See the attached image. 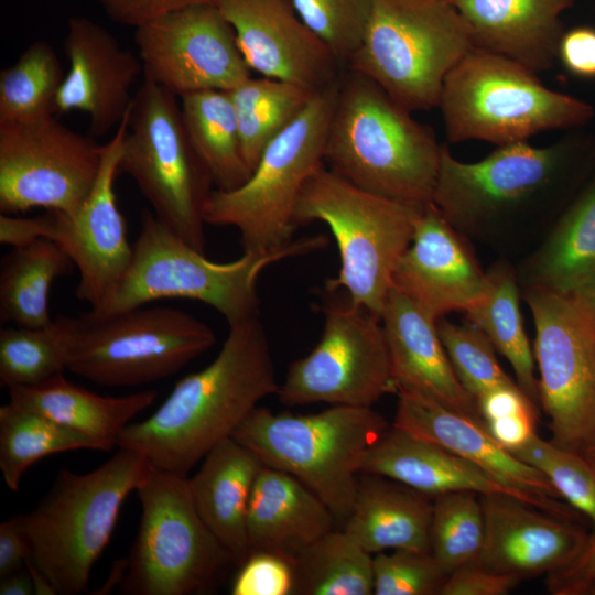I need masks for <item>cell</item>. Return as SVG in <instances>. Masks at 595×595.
I'll use <instances>...</instances> for the list:
<instances>
[{"label":"cell","instance_id":"obj_1","mask_svg":"<svg viewBox=\"0 0 595 595\" xmlns=\"http://www.w3.org/2000/svg\"><path fill=\"white\" fill-rule=\"evenodd\" d=\"M279 386L260 318L230 325L214 360L181 379L150 416L128 424L117 447L141 454L156 469L188 476Z\"/></svg>","mask_w":595,"mask_h":595},{"label":"cell","instance_id":"obj_2","mask_svg":"<svg viewBox=\"0 0 595 595\" xmlns=\"http://www.w3.org/2000/svg\"><path fill=\"white\" fill-rule=\"evenodd\" d=\"M443 145L431 127L368 77L342 75L325 162L351 184L391 199L432 203Z\"/></svg>","mask_w":595,"mask_h":595},{"label":"cell","instance_id":"obj_3","mask_svg":"<svg viewBox=\"0 0 595 595\" xmlns=\"http://www.w3.org/2000/svg\"><path fill=\"white\" fill-rule=\"evenodd\" d=\"M594 164V144L578 134L544 147H496L476 162L459 161L443 145L432 204L461 234L475 232L551 207Z\"/></svg>","mask_w":595,"mask_h":595},{"label":"cell","instance_id":"obj_4","mask_svg":"<svg viewBox=\"0 0 595 595\" xmlns=\"http://www.w3.org/2000/svg\"><path fill=\"white\" fill-rule=\"evenodd\" d=\"M326 245L322 235L302 237L282 248L244 251L238 259L216 262L144 209L130 266L111 300L93 313L109 315L162 299H186L213 307L230 326L259 317L257 283L264 269Z\"/></svg>","mask_w":595,"mask_h":595},{"label":"cell","instance_id":"obj_5","mask_svg":"<svg viewBox=\"0 0 595 595\" xmlns=\"http://www.w3.org/2000/svg\"><path fill=\"white\" fill-rule=\"evenodd\" d=\"M151 467L141 454L118 447L89 473L61 469L41 501L19 513L30 544L29 560L56 595L87 589L91 569L112 536L123 501Z\"/></svg>","mask_w":595,"mask_h":595},{"label":"cell","instance_id":"obj_6","mask_svg":"<svg viewBox=\"0 0 595 595\" xmlns=\"http://www.w3.org/2000/svg\"><path fill=\"white\" fill-rule=\"evenodd\" d=\"M450 142L496 147L586 125L594 108L547 87L538 74L505 56L473 47L446 76L439 106Z\"/></svg>","mask_w":595,"mask_h":595},{"label":"cell","instance_id":"obj_7","mask_svg":"<svg viewBox=\"0 0 595 595\" xmlns=\"http://www.w3.org/2000/svg\"><path fill=\"white\" fill-rule=\"evenodd\" d=\"M425 206L370 193L323 166L303 188L295 223H325L336 240L340 267L324 289L344 290L355 304L381 318L393 271Z\"/></svg>","mask_w":595,"mask_h":595},{"label":"cell","instance_id":"obj_8","mask_svg":"<svg viewBox=\"0 0 595 595\" xmlns=\"http://www.w3.org/2000/svg\"><path fill=\"white\" fill-rule=\"evenodd\" d=\"M389 426L372 408L332 405L304 415L256 408L232 437L262 465L301 480L345 520L365 458Z\"/></svg>","mask_w":595,"mask_h":595},{"label":"cell","instance_id":"obj_9","mask_svg":"<svg viewBox=\"0 0 595 595\" xmlns=\"http://www.w3.org/2000/svg\"><path fill=\"white\" fill-rule=\"evenodd\" d=\"M339 83L314 93L301 113L268 144L242 185L213 190L204 209L206 225L236 228L244 251L282 248L294 240L300 196L324 166Z\"/></svg>","mask_w":595,"mask_h":595},{"label":"cell","instance_id":"obj_10","mask_svg":"<svg viewBox=\"0 0 595 595\" xmlns=\"http://www.w3.org/2000/svg\"><path fill=\"white\" fill-rule=\"evenodd\" d=\"M364 40L346 68L411 112L437 108L444 80L474 47L447 0H371Z\"/></svg>","mask_w":595,"mask_h":595},{"label":"cell","instance_id":"obj_11","mask_svg":"<svg viewBox=\"0 0 595 595\" xmlns=\"http://www.w3.org/2000/svg\"><path fill=\"white\" fill-rule=\"evenodd\" d=\"M66 370L107 387L150 383L177 372L216 342L178 309L147 305L109 314L58 316Z\"/></svg>","mask_w":595,"mask_h":595},{"label":"cell","instance_id":"obj_12","mask_svg":"<svg viewBox=\"0 0 595 595\" xmlns=\"http://www.w3.org/2000/svg\"><path fill=\"white\" fill-rule=\"evenodd\" d=\"M187 477L152 466L138 485L141 518L122 560V594H207L234 563L198 515Z\"/></svg>","mask_w":595,"mask_h":595},{"label":"cell","instance_id":"obj_13","mask_svg":"<svg viewBox=\"0 0 595 595\" xmlns=\"http://www.w3.org/2000/svg\"><path fill=\"white\" fill-rule=\"evenodd\" d=\"M176 98L143 77L129 110L119 173L136 182L164 226L205 252L204 209L214 183L191 142Z\"/></svg>","mask_w":595,"mask_h":595},{"label":"cell","instance_id":"obj_14","mask_svg":"<svg viewBox=\"0 0 595 595\" xmlns=\"http://www.w3.org/2000/svg\"><path fill=\"white\" fill-rule=\"evenodd\" d=\"M324 293L321 338L289 366L278 399L289 407L323 402L372 408L385 394L397 393L381 318L342 289Z\"/></svg>","mask_w":595,"mask_h":595},{"label":"cell","instance_id":"obj_15","mask_svg":"<svg viewBox=\"0 0 595 595\" xmlns=\"http://www.w3.org/2000/svg\"><path fill=\"white\" fill-rule=\"evenodd\" d=\"M130 110V109H129ZM129 111L104 144L96 183L76 213L47 210L35 217L0 216V242L11 247L44 238L58 245L79 273L76 298L98 313L111 300L133 253L125 218L117 205L115 180L119 174Z\"/></svg>","mask_w":595,"mask_h":595},{"label":"cell","instance_id":"obj_16","mask_svg":"<svg viewBox=\"0 0 595 595\" xmlns=\"http://www.w3.org/2000/svg\"><path fill=\"white\" fill-rule=\"evenodd\" d=\"M536 327L539 404L551 442L581 452L595 436V316L575 292L526 286Z\"/></svg>","mask_w":595,"mask_h":595},{"label":"cell","instance_id":"obj_17","mask_svg":"<svg viewBox=\"0 0 595 595\" xmlns=\"http://www.w3.org/2000/svg\"><path fill=\"white\" fill-rule=\"evenodd\" d=\"M104 145L53 116L0 123V210L73 215L98 177Z\"/></svg>","mask_w":595,"mask_h":595},{"label":"cell","instance_id":"obj_18","mask_svg":"<svg viewBox=\"0 0 595 595\" xmlns=\"http://www.w3.org/2000/svg\"><path fill=\"white\" fill-rule=\"evenodd\" d=\"M143 77L176 97L231 90L251 76L231 24L216 3L170 12L136 28Z\"/></svg>","mask_w":595,"mask_h":595},{"label":"cell","instance_id":"obj_19","mask_svg":"<svg viewBox=\"0 0 595 595\" xmlns=\"http://www.w3.org/2000/svg\"><path fill=\"white\" fill-rule=\"evenodd\" d=\"M251 71L318 91L342 77L343 64L302 21L292 0H217Z\"/></svg>","mask_w":595,"mask_h":595},{"label":"cell","instance_id":"obj_20","mask_svg":"<svg viewBox=\"0 0 595 595\" xmlns=\"http://www.w3.org/2000/svg\"><path fill=\"white\" fill-rule=\"evenodd\" d=\"M397 394L393 426L467 459L538 509L573 521L580 513L560 501L542 473L498 444L483 420L416 392L399 390Z\"/></svg>","mask_w":595,"mask_h":595},{"label":"cell","instance_id":"obj_21","mask_svg":"<svg viewBox=\"0 0 595 595\" xmlns=\"http://www.w3.org/2000/svg\"><path fill=\"white\" fill-rule=\"evenodd\" d=\"M392 288L437 321L453 311L466 313L482 302L488 278L461 232L430 203L396 266Z\"/></svg>","mask_w":595,"mask_h":595},{"label":"cell","instance_id":"obj_22","mask_svg":"<svg viewBox=\"0 0 595 595\" xmlns=\"http://www.w3.org/2000/svg\"><path fill=\"white\" fill-rule=\"evenodd\" d=\"M64 52L69 67L56 98V112L87 113L90 133L104 137L119 127L131 107L133 85L143 75L141 60L106 28L85 17L68 20Z\"/></svg>","mask_w":595,"mask_h":595},{"label":"cell","instance_id":"obj_23","mask_svg":"<svg viewBox=\"0 0 595 595\" xmlns=\"http://www.w3.org/2000/svg\"><path fill=\"white\" fill-rule=\"evenodd\" d=\"M480 501L485 539L476 562L520 581L565 566L588 534L573 520L553 516L507 494H483Z\"/></svg>","mask_w":595,"mask_h":595},{"label":"cell","instance_id":"obj_24","mask_svg":"<svg viewBox=\"0 0 595 595\" xmlns=\"http://www.w3.org/2000/svg\"><path fill=\"white\" fill-rule=\"evenodd\" d=\"M436 322L392 288L381 323L397 392H416L482 420L476 401L452 367Z\"/></svg>","mask_w":595,"mask_h":595},{"label":"cell","instance_id":"obj_25","mask_svg":"<svg viewBox=\"0 0 595 595\" xmlns=\"http://www.w3.org/2000/svg\"><path fill=\"white\" fill-rule=\"evenodd\" d=\"M469 28L476 48L539 74L558 60L562 14L574 0H447Z\"/></svg>","mask_w":595,"mask_h":595},{"label":"cell","instance_id":"obj_26","mask_svg":"<svg viewBox=\"0 0 595 595\" xmlns=\"http://www.w3.org/2000/svg\"><path fill=\"white\" fill-rule=\"evenodd\" d=\"M335 518L301 480L261 465L247 512L250 552L270 551L293 561L305 547L334 529Z\"/></svg>","mask_w":595,"mask_h":595},{"label":"cell","instance_id":"obj_27","mask_svg":"<svg viewBox=\"0 0 595 595\" xmlns=\"http://www.w3.org/2000/svg\"><path fill=\"white\" fill-rule=\"evenodd\" d=\"M261 465L250 450L231 436L214 446L198 470L187 477L198 515L238 565L250 553L247 512Z\"/></svg>","mask_w":595,"mask_h":595},{"label":"cell","instance_id":"obj_28","mask_svg":"<svg viewBox=\"0 0 595 595\" xmlns=\"http://www.w3.org/2000/svg\"><path fill=\"white\" fill-rule=\"evenodd\" d=\"M361 473L394 479L430 497L466 490L502 493L520 499L467 459L393 425L370 448Z\"/></svg>","mask_w":595,"mask_h":595},{"label":"cell","instance_id":"obj_29","mask_svg":"<svg viewBox=\"0 0 595 595\" xmlns=\"http://www.w3.org/2000/svg\"><path fill=\"white\" fill-rule=\"evenodd\" d=\"M433 499L400 482L361 473L344 530L371 554L430 551Z\"/></svg>","mask_w":595,"mask_h":595},{"label":"cell","instance_id":"obj_30","mask_svg":"<svg viewBox=\"0 0 595 595\" xmlns=\"http://www.w3.org/2000/svg\"><path fill=\"white\" fill-rule=\"evenodd\" d=\"M10 403L44 415L95 440L105 452L117 446L122 430L150 407L158 392L141 390L123 397L91 392L60 372L34 386L9 388Z\"/></svg>","mask_w":595,"mask_h":595},{"label":"cell","instance_id":"obj_31","mask_svg":"<svg viewBox=\"0 0 595 595\" xmlns=\"http://www.w3.org/2000/svg\"><path fill=\"white\" fill-rule=\"evenodd\" d=\"M526 284L575 292L595 277V165L529 259Z\"/></svg>","mask_w":595,"mask_h":595},{"label":"cell","instance_id":"obj_32","mask_svg":"<svg viewBox=\"0 0 595 595\" xmlns=\"http://www.w3.org/2000/svg\"><path fill=\"white\" fill-rule=\"evenodd\" d=\"M74 267L67 253L48 239L12 247L0 266L1 323L33 328L52 324L48 311L52 284Z\"/></svg>","mask_w":595,"mask_h":595},{"label":"cell","instance_id":"obj_33","mask_svg":"<svg viewBox=\"0 0 595 595\" xmlns=\"http://www.w3.org/2000/svg\"><path fill=\"white\" fill-rule=\"evenodd\" d=\"M181 99L191 142L208 170L216 190L230 191L251 175L242 150L237 117L226 90H202Z\"/></svg>","mask_w":595,"mask_h":595},{"label":"cell","instance_id":"obj_34","mask_svg":"<svg viewBox=\"0 0 595 595\" xmlns=\"http://www.w3.org/2000/svg\"><path fill=\"white\" fill-rule=\"evenodd\" d=\"M486 296L466 312L467 321L483 331L495 349L511 365L517 383L539 408V379L534 357L520 312V295L515 271L507 262H497L488 271Z\"/></svg>","mask_w":595,"mask_h":595},{"label":"cell","instance_id":"obj_35","mask_svg":"<svg viewBox=\"0 0 595 595\" xmlns=\"http://www.w3.org/2000/svg\"><path fill=\"white\" fill-rule=\"evenodd\" d=\"M292 595L374 594V556L345 530L334 529L293 559Z\"/></svg>","mask_w":595,"mask_h":595},{"label":"cell","instance_id":"obj_36","mask_svg":"<svg viewBox=\"0 0 595 595\" xmlns=\"http://www.w3.org/2000/svg\"><path fill=\"white\" fill-rule=\"evenodd\" d=\"M228 93L242 154L252 172L268 144L301 113L316 91L274 78L250 76Z\"/></svg>","mask_w":595,"mask_h":595},{"label":"cell","instance_id":"obj_37","mask_svg":"<svg viewBox=\"0 0 595 595\" xmlns=\"http://www.w3.org/2000/svg\"><path fill=\"white\" fill-rule=\"evenodd\" d=\"M102 451L98 442L55 421L14 407H0V470L6 485L17 491L24 473L51 454L74 450Z\"/></svg>","mask_w":595,"mask_h":595},{"label":"cell","instance_id":"obj_38","mask_svg":"<svg viewBox=\"0 0 595 595\" xmlns=\"http://www.w3.org/2000/svg\"><path fill=\"white\" fill-rule=\"evenodd\" d=\"M64 78L53 46L44 40L31 43L0 72V123L52 117Z\"/></svg>","mask_w":595,"mask_h":595},{"label":"cell","instance_id":"obj_39","mask_svg":"<svg viewBox=\"0 0 595 595\" xmlns=\"http://www.w3.org/2000/svg\"><path fill=\"white\" fill-rule=\"evenodd\" d=\"M484 539L479 494L463 490L433 497L430 552L448 575L478 560Z\"/></svg>","mask_w":595,"mask_h":595},{"label":"cell","instance_id":"obj_40","mask_svg":"<svg viewBox=\"0 0 595 595\" xmlns=\"http://www.w3.org/2000/svg\"><path fill=\"white\" fill-rule=\"evenodd\" d=\"M66 370L57 318L45 327L11 326L0 331V386H34Z\"/></svg>","mask_w":595,"mask_h":595},{"label":"cell","instance_id":"obj_41","mask_svg":"<svg viewBox=\"0 0 595 595\" xmlns=\"http://www.w3.org/2000/svg\"><path fill=\"white\" fill-rule=\"evenodd\" d=\"M436 325L459 382L475 401L495 388L518 385L505 372L493 343L476 325H456L444 317Z\"/></svg>","mask_w":595,"mask_h":595},{"label":"cell","instance_id":"obj_42","mask_svg":"<svg viewBox=\"0 0 595 595\" xmlns=\"http://www.w3.org/2000/svg\"><path fill=\"white\" fill-rule=\"evenodd\" d=\"M513 455L542 473L560 497L586 516L595 529V469L580 452L559 447L537 433Z\"/></svg>","mask_w":595,"mask_h":595},{"label":"cell","instance_id":"obj_43","mask_svg":"<svg viewBox=\"0 0 595 595\" xmlns=\"http://www.w3.org/2000/svg\"><path fill=\"white\" fill-rule=\"evenodd\" d=\"M302 21L346 67L360 46L371 15V0H292Z\"/></svg>","mask_w":595,"mask_h":595},{"label":"cell","instance_id":"obj_44","mask_svg":"<svg viewBox=\"0 0 595 595\" xmlns=\"http://www.w3.org/2000/svg\"><path fill=\"white\" fill-rule=\"evenodd\" d=\"M447 577L430 551L397 549L374 555L376 595H441Z\"/></svg>","mask_w":595,"mask_h":595},{"label":"cell","instance_id":"obj_45","mask_svg":"<svg viewBox=\"0 0 595 595\" xmlns=\"http://www.w3.org/2000/svg\"><path fill=\"white\" fill-rule=\"evenodd\" d=\"M476 403L490 435L510 453L523 447L537 434L539 407L518 385L495 388Z\"/></svg>","mask_w":595,"mask_h":595},{"label":"cell","instance_id":"obj_46","mask_svg":"<svg viewBox=\"0 0 595 595\" xmlns=\"http://www.w3.org/2000/svg\"><path fill=\"white\" fill-rule=\"evenodd\" d=\"M232 595H292L293 561L270 551H251L239 565Z\"/></svg>","mask_w":595,"mask_h":595},{"label":"cell","instance_id":"obj_47","mask_svg":"<svg viewBox=\"0 0 595 595\" xmlns=\"http://www.w3.org/2000/svg\"><path fill=\"white\" fill-rule=\"evenodd\" d=\"M520 582L515 576L473 562L448 575L441 595H506Z\"/></svg>","mask_w":595,"mask_h":595},{"label":"cell","instance_id":"obj_48","mask_svg":"<svg viewBox=\"0 0 595 595\" xmlns=\"http://www.w3.org/2000/svg\"><path fill=\"white\" fill-rule=\"evenodd\" d=\"M116 23L139 28L175 10L217 0H97Z\"/></svg>","mask_w":595,"mask_h":595},{"label":"cell","instance_id":"obj_49","mask_svg":"<svg viewBox=\"0 0 595 595\" xmlns=\"http://www.w3.org/2000/svg\"><path fill=\"white\" fill-rule=\"evenodd\" d=\"M595 582V529L565 566L547 575L548 591L553 595H584Z\"/></svg>","mask_w":595,"mask_h":595},{"label":"cell","instance_id":"obj_50","mask_svg":"<svg viewBox=\"0 0 595 595\" xmlns=\"http://www.w3.org/2000/svg\"><path fill=\"white\" fill-rule=\"evenodd\" d=\"M558 60L572 75L595 78V28L581 25L564 31Z\"/></svg>","mask_w":595,"mask_h":595},{"label":"cell","instance_id":"obj_51","mask_svg":"<svg viewBox=\"0 0 595 595\" xmlns=\"http://www.w3.org/2000/svg\"><path fill=\"white\" fill-rule=\"evenodd\" d=\"M29 558L30 544L15 515L0 524V578L23 569Z\"/></svg>","mask_w":595,"mask_h":595},{"label":"cell","instance_id":"obj_52","mask_svg":"<svg viewBox=\"0 0 595 595\" xmlns=\"http://www.w3.org/2000/svg\"><path fill=\"white\" fill-rule=\"evenodd\" d=\"M35 594L33 581L26 565L0 581V595H32Z\"/></svg>","mask_w":595,"mask_h":595},{"label":"cell","instance_id":"obj_53","mask_svg":"<svg viewBox=\"0 0 595 595\" xmlns=\"http://www.w3.org/2000/svg\"><path fill=\"white\" fill-rule=\"evenodd\" d=\"M575 293L583 300L595 316V277L578 288Z\"/></svg>","mask_w":595,"mask_h":595},{"label":"cell","instance_id":"obj_54","mask_svg":"<svg viewBox=\"0 0 595 595\" xmlns=\"http://www.w3.org/2000/svg\"><path fill=\"white\" fill-rule=\"evenodd\" d=\"M595 469V436L580 452Z\"/></svg>","mask_w":595,"mask_h":595}]
</instances>
